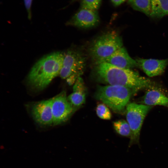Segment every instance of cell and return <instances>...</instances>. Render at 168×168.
I'll use <instances>...</instances> for the list:
<instances>
[{
	"mask_svg": "<svg viewBox=\"0 0 168 168\" xmlns=\"http://www.w3.org/2000/svg\"><path fill=\"white\" fill-rule=\"evenodd\" d=\"M94 72L99 81L109 85L125 86L134 92L145 88L156 89L158 87L154 82L131 69L118 68L104 62H95Z\"/></svg>",
	"mask_w": 168,
	"mask_h": 168,
	"instance_id": "6da1fadb",
	"label": "cell"
},
{
	"mask_svg": "<svg viewBox=\"0 0 168 168\" xmlns=\"http://www.w3.org/2000/svg\"><path fill=\"white\" fill-rule=\"evenodd\" d=\"M64 58V54L55 52L40 59L33 66L27 77L29 85L35 90L46 87L59 74Z\"/></svg>",
	"mask_w": 168,
	"mask_h": 168,
	"instance_id": "7a4b0ae2",
	"label": "cell"
},
{
	"mask_svg": "<svg viewBox=\"0 0 168 168\" xmlns=\"http://www.w3.org/2000/svg\"><path fill=\"white\" fill-rule=\"evenodd\" d=\"M133 91L129 88L120 86H99L95 96L113 110L120 111L128 105Z\"/></svg>",
	"mask_w": 168,
	"mask_h": 168,
	"instance_id": "3957f363",
	"label": "cell"
},
{
	"mask_svg": "<svg viewBox=\"0 0 168 168\" xmlns=\"http://www.w3.org/2000/svg\"><path fill=\"white\" fill-rule=\"evenodd\" d=\"M121 38L114 31L108 32L96 39L89 49V54L95 62L107 57L123 47Z\"/></svg>",
	"mask_w": 168,
	"mask_h": 168,
	"instance_id": "277c9868",
	"label": "cell"
},
{
	"mask_svg": "<svg viewBox=\"0 0 168 168\" xmlns=\"http://www.w3.org/2000/svg\"><path fill=\"white\" fill-rule=\"evenodd\" d=\"M64 55L59 75L62 78L66 79L69 85H72L83 73L86 65V58L81 53L74 50H70Z\"/></svg>",
	"mask_w": 168,
	"mask_h": 168,
	"instance_id": "5b68a950",
	"label": "cell"
},
{
	"mask_svg": "<svg viewBox=\"0 0 168 168\" xmlns=\"http://www.w3.org/2000/svg\"><path fill=\"white\" fill-rule=\"evenodd\" d=\"M152 106L131 103L126 107V118L131 130L128 147L134 144L139 145L140 132L144 120Z\"/></svg>",
	"mask_w": 168,
	"mask_h": 168,
	"instance_id": "8992f818",
	"label": "cell"
},
{
	"mask_svg": "<svg viewBox=\"0 0 168 168\" xmlns=\"http://www.w3.org/2000/svg\"><path fill=\"white\" fill-rule=\"evenodd\" d=\"M51 99V107L54 125L66 121L73 111V107L69 102L66 93L63 91Z\"/></svg>",
	"mask_w": 168,
	"mask_h": 168,
	"instance_id": "52a82bcc",
	"label": "cell"
},
{
	"mask_svg": "<svg viewBox=\"0 0 168 168\" xmlns=\"http://www.w3.org/2000/svg\"><path fill=\"white\" fill-rule=\"evenodd\" d=\"M99 22L100 18L97 11L81 8L67 24L79 28H89L96 26Z\"/></svg>",
	"mask_w": 168,
	"mask_h": 168,
	"instance_id": "ba28073f",
	"label": "cell"
},
{
	"mask_svg": "<svg viewBox=\"0 0 168 168\" xmlns=\"http://www.w3.org/2000/svg\"><path fill=\"white\" fill-rule=\"evenodd\" d=\"M31 112L33 118L38 123L43 125L53 124L51 99L34 104Z\"/></svg>",
	"mask_w": 168,
	"mask_h": 168,
	"instance_id": "9c48e42d",
	"label": "cell"
},
{
	"mask_svg": "<svg viewBox=\"0 0 168 168\" xmlns=\"http://www.w3.org/2000/svg\"><path fill=\"white\" fill-rule=\"evenodd\" d=\"M97 62H105L122 68L131 69L138 67L136 60L130 57L123 46L110 56Z\"/></svg>",
	"mask_w": 168,
	"mask_h": 168,
	"instance_id": "30bf717a",
	"label": "cell"
},
{
	"mask_svg": "<svg viewBox=\"0 0 168 168\" xmlns=\"http://www.w3.org/2000/svg\"><path fill=\"white\" fill-rule=\"evenodd\" d=\"M136 60L138 67L150 77L162 74L168 65V59L159 60L139 58L136 59Z\"/></svg>",
	"mask_w": 168,
	"mask_h": 168,
	"instance_id": "8fae6325",
	"label": "cell"
},
{
	"mask_svg": "<svg viewBox=\"0 0 168 168\" xmlns=\"http://www.w3.org/2000/svg\"><path fill=\"white\" fill-rule=\"evenodd\" d=\"M73 91L68 97V100L73 107L81 106L85 103L86 100L85 87L81 77L74 83Z\"/></svg>",
	"mask_w": 168,
	"mask_h": 168,
	"instance_id": "7c38bea8",
	"label": "cell"
},
{
	"mask_svg": "<svg viewBox=\"0 0 168 168\" xmlns=\"http://www.w3.org/2000/svg\"><path fill=\"white\" fill-rule=\"evenodd\" d=\"M144 105L152 106L160 105L168 106V98L156 89H150L144 95Z\"/></svg>",
	"mask_w": 168,
	"mask_h": 168,
	"instance_id": "4fadbf2b",
	"label": "cell"
},
{
	"mask_svg": "<svg viewBox=\"0 0 168 168\" xmlns=\"http://www.w3.org/2000/svg\"><path fill=\"white\" fill-rule=\"evenodd\" d=\"M151 16L159 18L168 15V0H151Z\"/></svg>",
	"mask_w": 168,
	"mask_h": 168,
	"instance_id": "5bb4252c",
	"label": "cell"
},
{
	"mask_svg": "<svg viewBox=\"0 0 168 168\" xmlns=\"http://www.w3.org/2000/svg\"><path fill=\"white\" fill-rule=\"evenodd\" d=\"M128 3L134 10L150 16L151 0H128Z\"/></svg>",
	"mask_w": 168,
	"mask_h": 168,
	"instance_id": "9a60e30c",
	"label": "cell"
},
{
	"mask_svg": "<svg viewBox=\"0 0 168 168\" xmlns=\"http://www.w3.org/2000/svg\"><path fill=\"white\" fill-rule=\"evenodd\" d=\"M113 126L115 130L119 135L130 137L131 130L127 121L123 120L115 121L113 123Z\"/></svg>",
	"mask_w": 168,
	"mask_h": 168,
	"instance_id": "2e32d148",
	"label": "cell"
},
{
	"mask_svg": "<svg viewBox=\"0 0 168 168\" xmlns=\"http://www.w3.org/2000/svg\"><path fill=\"white\" fill-rule=\"evenodd\" d=\"M97 116L100 118L109 120L111 118V112L108 107L104 104H99L96 108Z\"/></svg>",
	"mask_w": 168,
	"mask_h": 168,
	"instance_id": "e0dca14e",
	"label": "cell"
},
{
	"mask_svg": "<svg viewBox=\"0 0 168 168\" xmlns=\"http://www.w3.org/2000/svg\"><path fill=\"white\" fill-rule=\"evenodd\" d=\"M102 0H80L81 8L97 11L99 8Z\"/></svg>",
	"mask_w": 168,
	"mask_h": 168,
	"instance_id": "ac0fdd59",
	"label": "cell"
},
{
	"mask_svg": "<svg viewBox=\"0 0 168 168\" xmlns=\"http://www.w3.org/2000/svg\"><path fill=\"white\" fill-rule=\"evenodd\" d=\"M24 5L27 14L28 18L30 20L32 17L31 7L33 0H23Z\"/></svg>",
	"mask_w": 168,
	"mask_h": 168,
	"instance_id": "d6986e66",
	"label": "cell"
},
{
	"mask_svg": "<svg viewBox=\"0 0 168 168\" xmlns=\"http://www.w3.org/2000/svg\"><path fill=\"white\" fill-rule=\"evenodd\" d=\"M113 5L115 6H118L124 3L127 0H110Z\"/></svg>",
	"mask_w": 168,
	"mask_h": 168,
	"instance_id": "ffe728a7",
	"label": "cell"
},
{
	"mask_svg": "<svg viewBox=\"0 0 168 168\" xmlns=\"http://www.w3.org/2000/svg\"><path fill=\"white\" fill-rule=\"evenodd\" d=\"M77 0H72V2H73L74 1H77Z\"/></svg>",
	"mask_w": 168,
	"mask_h": 168,
	"instance_id": "44dd1931",
	"label": "cell"
}]
</instances>
